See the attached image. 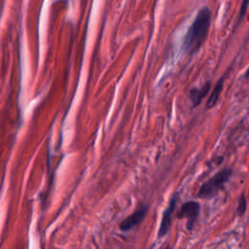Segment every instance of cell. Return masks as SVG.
I'll use <instances>...</instances> for the list:
<instances>
[{"instance_id":"cell-5","label":"cell","mask_w":249,"mask_h":249,"mask_svg":"<svg viewBox=\"0 0 249 249\" xmlns=\"http://www.w3.org/2000/svg\"><path fill=\"white\" fill-rule=\"evenodd\" d=\"M148 213V206L142 205L139 207L135 212L127 216L125 219H124L120 224V230L122 231H129L135 227L139 226L142 221L144 220L145 216Z\"/></svg>"},{"instance_id":"cell-7","label":"cell","mask_w":249,"mask_h":249,"mask_svg":"<svg viewBox=\"0 0 249 249\" xmlns=\"http://www.w3.org/2000/svg\"><path fill=\"white\" fill-rule=\"evenodd\" d=\"M223 85H224V78H221L217 82L216 86L214 87V89L212 90V92H211V94H210V96H209V98L207 100V103H206V108L207 109L212 108L217 103L218 98L220 96V93H221V91L223 89Z\"/></svg>"},{"instance_id":"cell-6","label":"cell","mask_w":249,"mask_h":249,"mask_svg":"<svg viewBox=\"0 0 249 249\" xmlns=\"http://www.w3.org/2000/svg\"><path fill=\"white\" fill-rule=\"evenodd\" d=\"M211 87V82H206L200 88H194L190 90V100L193 104V107H196L200 104L201 100L206 96Z\"/></svg>"},{"instance_id":"cell-10","label":"cell","mask_w":249,"mask_h":249,"mask_svg":"<svg viewBox=\"0 0 249 249\" xmlns=\"http://www.w3.org/2000/svg\"><path fill=\"white\" fill-rule=\"evenodd\" d=\"M245 78H249V68L247 69V71L245 73Z\"/></svg>"},{"instance_id":"cell-4","label":"cell","mask_w":249,"mask_h":249,"mask_svg":"<svg viewBox=\"0 0 249 249\" xmlns=\"http://www.w3.org/2000/svg\"><path fill=\"white\" fill-rule=\"evenodd\" d=\"M178 196H179L178 194L175 193L171 196L167 207L163 211L162 218H161V221H160V228H159V231H158V237L165 236L167 234V232L169 231L170 227H171V216H172V213H173V211L175 209Z\"/></svg>"},{"instance_id":"cell-9","label":"cell","mask_w":249,"mask_h":249,"mask_svg":"<svg viewBox=\"0 0 249 249\" xmlns=\"http://www.w3.org/2000/svg\"><path fill=\"white\" fill-rule=\"evenodd\" d=\"M249 5V0H243L242 3H241V8H240V12H239V21L243 18L244 15L246 14V10H247V7Z\"/></svg>"},{"instance_id":"cell-3","label":"cell","mask_w":249,"mask_h":249,"mask_svg":"<svg viewBox=\"0 0 249 249\" xmlns=\"http://www.w3.org/2000/svg\"><path fill=\"white\" fill-rule=\"evenodd\" d=\"M199 209H200V205L198 202L194 200L186 201L179 208L177 217L180 219H186L188 230H192L198 217Z\"/></svg>"},{"instance_id":"cell-8","label":"cell","mask_w":249,"mask_h":249,"mask_svg":"<svg viewBox=\"0 0 249 249\" xmlns=\"http://www.w3.org/2000/svg\"><path fill=\"white\" fill-rule=\"evenodd\" d=\"M246 211V200H245V196L243 195L240 196L239 199H238V206H237V214L239 216L243 215Z\"/></svg>"},{"instance_id":"cell-1","label":"cell","mask_w":249,"mask_h":249,"mask_svg":"<svg viewBox=\"0 0 249 249\" xmlns=\"http://www.w3.org/2000/svg\"><path fill=\"white\" fill-rule=\"evenodd\" d=\"M210 19V10L207 7L201 8L184 38L183 49L186 53H194L201 47L209 30Z\"/></svg>"},{"instance_id":"cell-2","label":"cell","mask_w":249,"mask_h":249,"mask_svg":"<svg viewBox=\"0 0 249 249\" xmlns=\"http://www.w3.org/2000/svg\"><path fill=\"white\" fill-rule=\"evenodd\" d=\"M232 174L231 168H224L208 179L197 192V197L200 198H211L216 196L225 186V184L230 180Z\"/></svg>"}]
</instances>
